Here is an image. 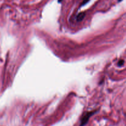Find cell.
I'll return each instance as SVG.
<instances>
[{"label": "cell", "mask_w": 126, "mask_h": 126, "mask_svg": "<svg viewBox=\"0 0 126 126\" xmlns=\"http://www.w3.org/2000/svg\"><path fill=\"white\" fill-rule=\"evenodd\" d=\"M96 112V111H91V112H86V113L82 116V118L81 119V123H80V126H84L87 124L88 123L89 119H90L91 116L94 114Z\"/></svg>", "instance_id": "1"}, {"label": "cell", "mask_w": 126, "mask_h": 126, "mask_svg": "<svg viewBox=\"0 0 126 126\" xmlns=\"http://www.w3.org/2000/svg\"><path fill=\"white\" fill-rule=\"evenodd\" d=\"M84 17H85V14L84 13H82H82H80L79 14L78 16L77 20L79 21H79H81L82 19H83L84 18Z\"/></svg>", "instance_id": "2"}, {"label": "cell", "mask_w": 126, "mask_h": 126, "mask_svg": "<svg viewBox=\"0 0 126 126\" xmlns=\"http://www.w3.org/2000/svg\"><path fill=\"white\" fill-rule=\"evenodd\" d=\"M118 63H118V65H119V66H122V65L124 64V60H119V62H118Z\"/></svg>", "instance_id": "3"}, {"label": "cell", "mask_w": 126, "mask_h": 126, "mask_svg": "<svg viewBox=\"0 0 126 126\" xmlns=\"http://www.w3.org/2000/svg\"><path fill=\"white\" fill-rule=\"evenodd\" d=\"M88 1H89V0H84V2H83V4H86V2H88Z\"/></svg>", "instance_id": "4"}, {"label": "cell", "mask_w": 126, "mask_h": 126, "mask_svg": "<svg viewBox=\"0 0 126 126\" xmlns=\"http://www.w3.org/2000/svg\"><path fill=\"white\" fill-rule=\"evenodd\" d=\"M62 0H59V2H61Z\"/></svg>", "instance_id": "5"}, {"label": "cell", "mask_w": 126, "mask_h": 126, "mask_svg": "<svg viewBox=\"0 0 126 126\" xmlns=\"http://www.w3.org/2000/svg\"><path fill=\"white\" fill-rule=\"evenodd\" d=\"M118 1H122V0H118Z\"/></svg>", "instance_id": "6"}]
</instances>
